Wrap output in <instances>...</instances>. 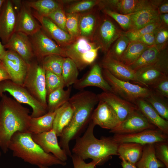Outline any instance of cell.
I'll return each mask as SVG.
<instances>
[{
  "label": "cell",
  "mask_w": 168,
  "mask_h": 168,
  "mask_svg": "<svg viewBox=\"0 0 168 168\" xmlns=\"http://www.w3.org/2000/svg\"><path fill=\"white\" fill-rule=\"evenodd\" d=\"M99 101L97 94L84 90L70 97L68 101L73 108V114L69 123L63 129L59 142L68 156L71 157L72 155L69 147L70 142L79 137L88 125L94 108Z\"/></svg>",
  "instance_id": "6da1fadb"
},
{
  "label": "cell",
  "mask_w": 168,
  "mask_h": 168,
  "mask_svg": "<svg viewBox=\"0 0 168 168\" xmlns=\"http://www.w3.org/2000/svg\"><path fill=\"white\" fill-rule=\"evenodd\" d=\"M0 100V148L4 153L12 136L19 132H28L30 110L15 99L3 93Z\"/></svg>",
  "instance_id": "7a4b0ae2"
},
{
  "label": "cell",
  "mask_w": 168,
  "mask_h": 168,
  "mask_svg": "<svg viewBox=\"0 0 168 168\" xmlns=\"http://www.w3.org/2000/svg\"><path fill=\"white\" fill-rule=\"evenodd\" d=\"M95 125L91 120L84 134L76 139L72 152L84 160L91 159L97 162L98 165H102L112 155H118L119 144L112 137L96 138L94 134Z\"/></svg>",
  "instance_id": "3957f363"
},
{
  "label": "cell",
  "mask_w": 168,
  "mask_h": 168,
  "mask_svg": "<svg viewBox=\"0 0 168 168\" xmlns=\"http://www.w3.org/2000/svg\"><path fill=\"white\" fill-rule=\"evenodd\" d=\"M13 156L21 159L32 165L47 166L60 165L64 166L62 161L51 153L45 152L33 140L30 133L17 132L12 137L8 146Z\"/></svg>",
  "instance_id": "277c9868"
},
{
  "label": "cell",
  "mask_w": 168,
  "mask_h": 168,
  "mask_svg": "<svg viewBox=\"0 0 168 168\" xmlns=\"http://www.w3.org/2000/svg\"><path fill=\"white\" fill-rule=\"evenodd\" d=\"M63 49L66 57L72 60L81 70L94 62L100 48L93 42L79 37Z\"/></svg>",
  "instance_id": "5b68a950"
},
{
  "label": "cell",
  "mask_w": 168,
  "mask_h": 168,
  "mask_svg": "<svg viewBox=\"0 0 168 168\" xmlns=\"http://www.w3.org/2000/svg\"><path fill=\"white\" fill-rule=\"evenodd\" d=\"M102 72L114 93L134 104L139 99L147 98L152 92L149 88L118 79L106 69L102 68Z\"/></svg>",
  "instance_id": "8992f818"
},
{
  "label": "cell",
  "mask_w": 168,
  "mask_h": 168,
  "mask_svg": "<svg viewBox=\"0 0 168 168\" xmlns=\"http://www.w3.org/2000/svg\"><path fill=\"white\" fill-rule=\"evenodd\" d=\"M45 72L41 62L35 58L29 64L22 86L36 99L47 107Z\"/></svg>",
  "instance_id": "52a82bcc"
},
{
  "label": "cell",
  "mask_w": 168,
  "mask_h": 168,
  "mask_svg": "<svg viewBox=\"0 0 168 168\" xmlns=\"http://www.w3.org/2000/svg\"><path fill=\"white\" fill-rule=\"evenodd\" d=\"M6 92H8L19 103L30 106L32 110L30 115L32 118L40 117L48 112L47 107L36 99L23 86L9 80L2 81L0 82V97Z\"/></svg>",
  "instance_id": "ba28073f"
},
{
  "label": "cell",
  "mask_w": 168,
  "mask_h": 168,
  "mask_svg": "<svg viewBox=\"0 0 168 168\" xmlns=\"http://www.w3.org/2000/svg\"><path fill=\"white\" fill-rule=\"evenodd\" d=\"M111 19L104 14L100 16L92 39V42L99 46L105 54L114 42L124 35V31Z\"/></svg>",
  "instance_id": "9c48e42d"
},
{
  "label": "cell",
  "mask_w": 168,
  "mask_h": 168,
  "mask_svg": "<svg viewBox=\"0 0 168 168\" xmlns=\"http://www.w3.org/2000/svg\"><path fill=\"white\" fill-rule=\"evenodd\" d=\"M135 75L142 86L149 88L160 80L168 76L167 49L161 51L156 62L138 70Z\"/></svg>",
  "instance_id": "30bf717a"
},
{
  "label": "cell",
  "mask_w": 168,
  "mask_h": 168,
  "mask_svg": "<svg viewBox=\"0 0 168 168\" xmlns=\"http://www.w3.org/2000/svg\"><path fill=\"white\" fill-rule=\"evenodd\" d=\"M161 0H100L98 7L100 10L107 9L123 14L136 12L152 6L157 7Z\"/></svg>",
  "instance_id": "8fae6325"
},
{
  "label": "cell",
  "mask_w": 168,
  "mask_h": 168,
  "mask_svg": "<svg viewBox=\"0 0 168 168\" xmlns=\"http://www.w3.org/2000/svg\"><path fill=\"white\" fill-rule=\"evenodd\" d=\"M29 37L37 60L41 61L44 57L51 54L66 57L64 49L48 36L42 28Z\"/></svg>",
  "instance_id": "7c38bea8"
},
{
  "label": "cell",
  "mask_w": 168,
  "mask_h": 168,
  "mask_svg": "<svg viewBox=\"0 0 168 168\" xmlns=\"http://www.w3.org/2000/svg\"><path fill=\"white\" fill-rule=\"evenodd\" d=\"M18 7L12 0H5L0 11V39L4 45L15 32Z\"/></svg>",
  "instance_id": "4fadbf2b"
},
{
  "label": "cell",
  "mask_w": 168,
  "mask_h": 168,
  "mask_svg": "<svg viewBox=\"0 0 168 168\" xmlns=\"http://www.w3.org/2000/svg\"><path fill=\"white\" fill-rule=\"evenodd\" d=\"M117 143L132 142L143 145L161 142H168V136L157 128L127 134H114L112 137Z\"/></svg>",
  "instance_id": "5bb4252c"
},
{
  "label": "cell",
  "mask_w": 168,
  "mask_h": 168,
  "mask_svg": "<svg viewBox=\"0 0 168 168\" xmlns=\"http://www.w3.org/2000/svg\"><path fill=\"white\" fill-rule=\"evenodd\" d=\"M13 82L22 86L29 64L16 53L7 49L2 60Z\"/></svg>",
  "instance_id": "9a60e30c"
},
{
  "label": "cell",
  "mask_w": 168,
  "mask_h": 168,
  "mask_svg": "<svg viewBox=\"0 0 168 168\" xmlns=\"http://www.w3.org/2000/svg\"><path fill=\"white\" fill-rule=\"evenodd\" d=\"M157 128L137 109L129 114L119 126L110 130V132L114 134H127Z\"/></svg>",
  "instance_id": "2e32d148"
},
{
  "label": "cell",
  "mask_w": 168,
  "mask_h": 168,
  "mask_svg": "<svg viewBox=\"0 0 168 168\" xmlns=\"http://www.w3.org/2000/svg\"><path fill=\"white\" fill-rule=\"evenodd\" d=\"M91 121L95 126L110 130L117 127L121 123L113 109L106 102L101 100L92 112Z\"/></svg>",
  "instance_id": "e0dca14e"
},
{
  "label": "cell",
  "mask_w": 168,
  "mask_h": 168,
  "mask_svg": "<svg viewBox=\"0 0 168 168\" xmlns=\"http://www.w3.org/2000/svg\"><path fill=\"white\" fill-rule=\"evenodd\" d=\"M99 64L102 68L107 70L118 79L142 86L137 79L135 71L109 55L105 54Z\"/></svg>",
  "instance_id": "ac0fdd59"
},
{
  "label": "cell",
  "mask_w": 168,
  "mask_h": 168,
  "mask_svg": "<svg viewBox=\"0 0 168 168\" xmlns=\"http://www.w3.org/2000/svg\"><path fill=\"white\" fill-rule=\"evenodd\" d=\"M57 137L53 129L48 132L32 134L33 140L45 152L51 153L60 161L66 162L68 156L60 146Z\"/></svg>",
  "instance_id": "d6986e66"
},
{
  "label": "cell",
  "mask_w": 168,
  "mask_h": 168,
  "mask_svg": "<svg viewBox=\"0 0 168 168\" xmlns=\"http://www.w3.org/2000/svg\"><path fill=\"white\" fill-rule=\"evenodd\" d=\"M4 46L16 53L28 64L35 58L29 36L22 32H15Z\"/></svg>",
  "instance_id": "ffe728a7"
},
{
  "label": "cell",
  "mask_w": 168,
  "mask_h": 168,
  "mask_svg": "<svg viewBox=\"0 0 168 168\" xmlns=\"http://www.w3.org/2000/svg\"><path fill=\"white\" fill-rule=\"evenodd\" d=\"M99 88L104 92L114 93L112 88L104 79L102 68L98 63H95L90 70L73 85V87L80 91L88 86Z\"/></svg>",
  "instance_id": "44dd1931"
},
{
  "label": "cell",
  "mask_w": 168,
  "mask_h": 168,
  "mask_svg": "<svg viewBox=\"0 0 168 168\" xmlns=\"http://www.w3.org/2000/svg\"><path fill=\"white\" fill-rule=\"evenodd\" d=\"M32 12L40 24L42 30L60 47L63 49L74 40L68 33L59 27L49 18L40 15L35 11Z\"/></svg>",
  "instance_id": "7402d4cb"
},
{
  "label": "cell",
  "mask_w": 168,
  "mask_h": 168,
  "mask_svg": "<svg viewBox=\"0 0 168 168\" xmlns=\"http://www.w3.org/2000/svg\"><path fill=\"white\" fill-rule=\"evenodd\" d=\"M99 100L106 102L114 110L121 122L137 109L135 105L111 92L103 91L97 94Z\"/></svg>",
  "instance_id": "603a6c76"
},
{
  "label": "cell",
  "mask_w": 168,
  "mask_h": 168,
  "mask_svg": "<svg viewBox=\"0 0 168 168\" xmlns=\"http://www.w3.org/2000/svg\"><path fill=\"white\" fill-rule=\"evenodd\" d=\"M18 9L15 32H22L30 36L42 28L40 24L33 16L30 8L25 6L22 2Z\"/></svg>",
  "instance_id": "cb8c5ba5"
},
{
  "label": "cell",
  "mask_w": 168,
  "mask_h": 168,
  "mask_svg": "<svg viewBox=\"0 0 168 168\" xmlns=\"http://www.w3.org/2000/svg\"><path fill=\"white\" fill-rule=\"evenodd\" d=\"M79 14V36L92 41L100 17L99 11L94 7L88 11Z\"/></svg>",
  "instance_id": "d4e9b609"
},
{
  "label": "cell",
  "mask_w": 168,
  "mask_h": 168,
  "mask_svg": "<svg viewBox=\"0 0 168 168\" xmlns=\"http://www.w3.org/2000/svg\"><path fill=\"white\" fill-rule=\"evenodd\" d=\"M134 104L137 109L151 124L164 133L168 135V121L162 118L144 99L137 100Z\"/></svg>",
  "instance_id": "484cf974"
},
{
  "label": "cell",
  "mask_w": 168,
  "mask_h": 168,
  "mask_svg": "<svg viewBox=\"0 0 168 168\" xmlns=\"http://www.w3.org/2000/svg\"><path fill=\"white\" fill-rule=\"evenodd\" d=\"M131 24L129 30L142 28L149 24L161 22L157 7L152 6L131 14Z\"/></svg>",
  "instance_id": "4316f807"
},
{
  "label": "cell",
  "mask_w": 168,
  "mask_h": 168,
  "mask_svg": "<svg viewBox=\"0 0 168 168\" xmlns=\"http://www.w3.org/2000/svg\"><path fill=\"white\" fill-rule=\"evenodd\" d=\"M57 110L54 112H48L40 117H31L28 132L32 134H38L52 130Z\"/></svg>",
  "instance_id": "83f0119b"
},
{
  "label": "cell",
  "mask_w": 168,
  "mask_h": 168,
  "mask_svg": "<svg viewBox=\"0 0 168 168\" xmlns=\"http://www.w3.org/2000/svg\"><path fill=\"white\" fill-rule=\"evenodd\" d=\"M144 145L135 143L119 144L117 152L120 159L135 165L142 155Z\"/></svg>",
  "instance_id": "f1b7e54d"
},
{
  "label": "cell",
  "mask_w": 168,
  "mask_h": 168,
  "mask_svg": "<svg viewBox=\"0 0 168 168\" xmlns=\"http://www.w3.org/2000/svg\"><path fill=\"white\" fill-rule=\"evenodd\" d=\"M73 113V108L68 101L57 109L53 127L57 137L60 136L63 129L69 123Z\"/></svg>",
  "instance_id": "f546056e"
},
{
  "label": "cell",
  "mask_w": 168,
  "mask_h": 168,
  "mask_svg": "<svg viewBox=\"0 0 168 168\" xmlns=\"http://www.w3.org/2000/svg\"><path fill=\"white\" fill-rule=\"evenodd\" d=\"M135 165L138 168H165L156 156L154 143L144 145L141 156Z\"/></svg>",
  "instance_id": "4dcf8cb0"
},
{
  "label": "cell",
  "mask_w": 168,
  "mask_h": 168,
  "mask_svg": "<svg viewBox=\"0 0 168 168\" xmlns=\"http://www.w3.org/2000/svg\"><path fill=\"white\" fill-rule=\"evenodd\" d=\"M22 2L27 7L34 9L40 15L44 17L63 6L61 0H38L23 1Z\"/></svg>",
  "instance_id": "1f68e13d"
},
{
  "label": "cell",
  "mask_w": 168,
  "mask_h": 168,
  "mask_svg": "<svg viewBox=\"0 0 168 168\" xmlns=\"http://www.w3.org/2000/svg\"><path fill=\"white\" fill-rule=\"evenodd\" d=\"M59 88L50 93L47 97L48 112H54L68 102L70 97L71 86L65 90Z\"/></svg>",
  "instance_id": "d6a6232c"
},
{
  "label": "cell",
  "mask_w": 168,
  "mask_h": 168,
  "mask_svg": "<svg viewBox=\"0 0 168 168\" xmlns=\"http://www.w3.org/2000/svg\"><path fill=\"white\" fill-rule=\"evenodd\" d=\"M161 52L154 46L149 47L142 53L133 63L128 66L135 72L141 68L152 64L158 59Z\"/></svg>",
  "instance_id": "836d02e7"
},
{
  "label": "cell",
  "mask_w": 168,
  "mask_h": 168,
  "mask_svg": "<svg viewBox=\"0 0 168 168\" xmlns=\"http://www.w3.org/2000/svg\"><path fill=\"white\" fill-rule=\"evenodd\" d=\"M78 69L73 61L68 57L64 58L62 65V76L65 87L73 85L78 79Z\"/></svg>",
  "instance_id": "e575fe53"
},
{
  "label": "cell",
  "mask_w": 168,
  "mask_h": 168,
  "mask_svg": "<svg viewBox=\"0 0 168 168\" xmlns=\"http://www.w3.org/2000/svg\"><path fill=\"white\" fill-rule=\"evenodd\" d=\"M149 47L137 41H130L121 62L127 66L131 65Z\"/></svg>",
  "instance_id": "d590c367"
},
{
  "label": "cell",
  "mask_w": 168,
  "mask_h": 168,
  "mask_svg": "<svg viewBox=\"0 0 168 168\" xmlns=\"http://www.w3.org/2000/svg\"><path fill=\"white\" fill-rule=\"evenodd\" d=\"M165 98L152 90L150 94L144 99L152 106L162 118L168 121V104Z\"/></svg>",
  "instance_id": "8d00e7d4"
},
{
  "label": "cell",
  "mask_w": 168,
  "mask_h": 168,
  "mask_svg": "<svg viewBox=\"0 0 168 168\" xmlns=\"http://www.w3.org/2000/svg\"><path fill=\"white\" fill-rule=\"evenodd\" d=\"M64 58L58 55L51 54L44 57L40 62L45 70L62 77V65Z\"/></svg>",
  "instance_id": "74e56055"
},
{
  "label": "cell",
  "mask_w": 168,
  "mask_h": 168,
  "mask_svg": "<svg viewBox=\"0 0 168 168\" xmlns=\"http://www.w3.org/2000/svg\"><path fill=\"white\" fill-rule=\"evenodd\" d=\"M130 42L128 38L124 35L114 42L106 54L121 62Z\"/></svg>",
  "instance_id": "f35d334b"
},
{
  "label": "cell",
  "mask_w": 168,
  "mask_h": 168,
  "mask_svg": "<svg viewBox=\"0 0 168 168\" xmlns=\"http://www.w3.org/2000/svg\"><path fill=\"white\" fill-rule=\"evenodd\" d=\"M100 0H85L73 2L64 9L65 13H80L91 10L97 6Z\"/></svg>",
  "instance_id": "ab89813d"
},
{
  "label": "cell",
  "mask_w": 168,
  "mask_h": 168,
  "mask_svg": "<svg viewBox=\"0 0 168 168\" xmlns=\"http://www.w3.org/2000/svg\"><path fill=\"white\" fill-rule=\"evenodd\" d=\"M155 47L161 51L167 48L168 26L161 24L154 31Z\"/></svg>",
  "instance_id": "60d3db41"
},
{
  "label": "cell",
  "mask_w": 168,
  "mask_h": 168,
  "mask_svg": "<svg viewBox=\"0 0 168 168\" xmlns=\"http://www.w3.org/2000/svg\"><path fill=\"white\" fill-rule=\"evenodd\" d=\"M45 79L47 96L59 88L65 87L62 77L59 76L49 71L46 70Z\"/></svg>",
  "instance_id": "b9f144b4"
},
{
  "label": "cell",
  "mask_w": 168,
  "mask_h": 168,
  "mask_svg": "<svg viewBox=\"0 0 168 168\" xmlns=\"http://www.w3.org/2000/svg\"><path fill=\"white\" fill-rule=\"evenodd\" d=\"M101 11L103 14L108 16L116 21L125 31L129 30L131 24L130 14H121L107 9Z\"/></svg>",
  "instance_id": "7bdbcfd3"
},
{
  "label": "cell",
  "mask_w": 168,
  "mask_h": 168,
  "mask_svg": "<svg viewBox=\"0 0 168 168\" xmlns=\"http://www.w3.org/2000/svg\"><path fill=\"white\" fill-rule=\"evenodd\" d=\"M66 27L68 33L74 40L79 37L78 27L79 13H66Z\"/></svg>",
  "instance_id": "ee69618b"
},
{
  "label": "cell",
  "mask_w": 168,
  "mask_h": 168,
  "mask_svg": "<svg viewBox=\"0 0 168 168\" xmlns=\"http://www.w3.org/2000/svg\"><path fill=\"white\" fill-rule=\"evenodd\" d=\"M161 23H153L139 29L124 31V35L128 38L130 41H135L144 34L154 31L160 25Z\"/></svg>",
  "instance_id": "f6af8a7d"
},
{
  "label": "cell",
  "mask_w": 168,
  "mask_h": 168,
  "mask_svg": "<svg viewBox=\"0 0 168 168\" xmlns=\"http://www.w3.org/2000/svg\"><path fill=\"white\" fill-rule=\"evenodd\" d=\"M46 17L64 31L67 32L66 27V16L63 6L53 11Z\"/></svg>",
  "instance_id": "bcb514c9"
},
{
  "label": "cell",
  "mask_w": 168,
  "mask_h": 168,
  "mask_svg": "<svg viewBox=\"0 0 168 168\" xmlns=\"http://www.w3.org/2000/svg\"><path fill=\"white\" fill-rule=\"evenodd\" d=\"M156 156L157 158L168 168V142H161L154 143Z\"/></svg>",
  "instance_id": "7dc6e473"
},
{
  "label": "cell",
  "mask_w": 168,
  "mask_h": 168,
  "mask_svg": "<svg viewBox=\"0 0 168 168\" xmlns=\"http://www.w3.org/2000/svg\"><path fill=\"white\" fill-rule=\"evenodd\" d=\"M150 88L158 95L168 98V76L160 80Z\"/></svg>",
  "instance_id": "c3c4849f"
},
{
  "label": "cell",
  "mask_w": 168,
  "mask_h": 168,
  "mask_svg": "<svg viewBox=\"0 0 168 168\" xmlns=\"http://www.w3.org/2000/svg\"><path fill=\"white\" fill-rule=\"evenodd\" d=\"M71 157L74 168H97L98 163L94 161L86 163L81 157L73 154Z\"/></svg>",
  "instance_id": "681fc988"
},
{
  "label": "cell",
  "mask_w": 168,
  "mask_h": 168,
  "mask_svg": "<svg viewBox=\"0 0 168 168\" xmlns=\"http://www.w3.org/2000/svg\"><path fill=\"white\" fill-rule=\"evenodd\" d=\"M135 41L139 42L149 47L155 46L154 31L144 34Z\"/></svg>",
  "instance_id": "f907efd6"
},
{
  "label": "cell",
  "mask_w": 168,
  "mask_h": 168,
  "mask_svg": "<svg viewBox=\"0 0 168 168\" xmlns=\"http://www.w3.org/2000/svg\"><path fill=\"white\" fill-rule=\"evenodd\" d=\"M11 80V77L5 67L0 61V82L5 80Z\"/></svg>",
  "instance_id": "816d5d0a"
},
{
  "label": "cell",
  "mask_w": 168,
  "mask_h": 168,
  "mask_svg": "<svg viewBox=\"0 0 168 168\" xmlns=\"http://www.w3.org/2000/svg\"><path fill=\"white\" fill-rule=\"evenodd\" d=\"M157 9L160 14L168 13V1L162 0L158 7Z\"/></svg>",
  "instance_id": "f5cc1de1"
},
{
  "label": "cell",
  "mask_w": 168,
  "mask_h": 168,
  "mask_svg": "<svg viewBox=\"0 0 168 168\" xmlns=\"http://www.w3.org/2000/svg\"><path fill=\"white\" fill-rule=\"evenodd\" d=\"M121 160V165L123 168H138L135 165L128 162L123 159Z\"/></svg>",
  "instance_id": "db71d44e"
},
{
  "label": "cell",
  "mask_w": 168,
  "mask_h": 168,
  "mask_svg": "<svg viewBox=\"0 0 168 168\" xmlns=\"http://www.w3.org/2000/svg\"><path fill=\"white\" fill-rule=\"evenodd\" d=\"M161 24L168 26V13L160 14Z\"/></svg>",
  "instance_id": "11a10c76"
},
{
  "label": "cell",
  "mask_w": 168,
  "mask_h": 168,
  "mask_svg": "<svg viewBox=\"0 0 168 168\" xmlns=\"http://www.w3.org/2000/svg\"><path fill=\"white\" fill-rule=\"evenodd\" d=\"M6 50L4 47V45L2 44L0 39V61H1L4 58Z\"/></svg>",
  "instance_id": "9f6ffc18"
},
{
  "label": "cell",
  "mask_w": 168,
  "mask_h": 168,
  "mask_svg": "<svg viewBox=\"0 0 168 168\" xmlns=\"http://www.w3.org/2000/svg\"><path fill=\"white\" fill-rule=\"evenodd\" d=\"M5 0H0V11L2 6Z\"/></svg>",
  "instance_id": "6f0895ef"
},
{
  "label": "cell",
  "mask_w": 168,
  "mask_h": 168,
  "mask_svg": "<svg viewBox=\"0 0 168 168\" xmlns=\"http://www.w3.org/2000/svg\"><path fill=\"white\" fill-rule=\"evenodd\" d=\"M39 168H49L48 166H39Z\"/></svg>",
  "instance_id": "680465c9"
},
{
  "label": "cell",
  "mask_w": 168,
  "mask_h": 168,
  "mask_svg": "<svg viewBox=\"0 0 168 168\" xmlns=\"http://www.w3.org/2000/svg\"><path fill=\"white\" fill-rule=\"evenodd\" d=\"M1 152H0V157L1 156Z\"/></svg>",
  "instance_id": "91938a15"
}]
</instances>
